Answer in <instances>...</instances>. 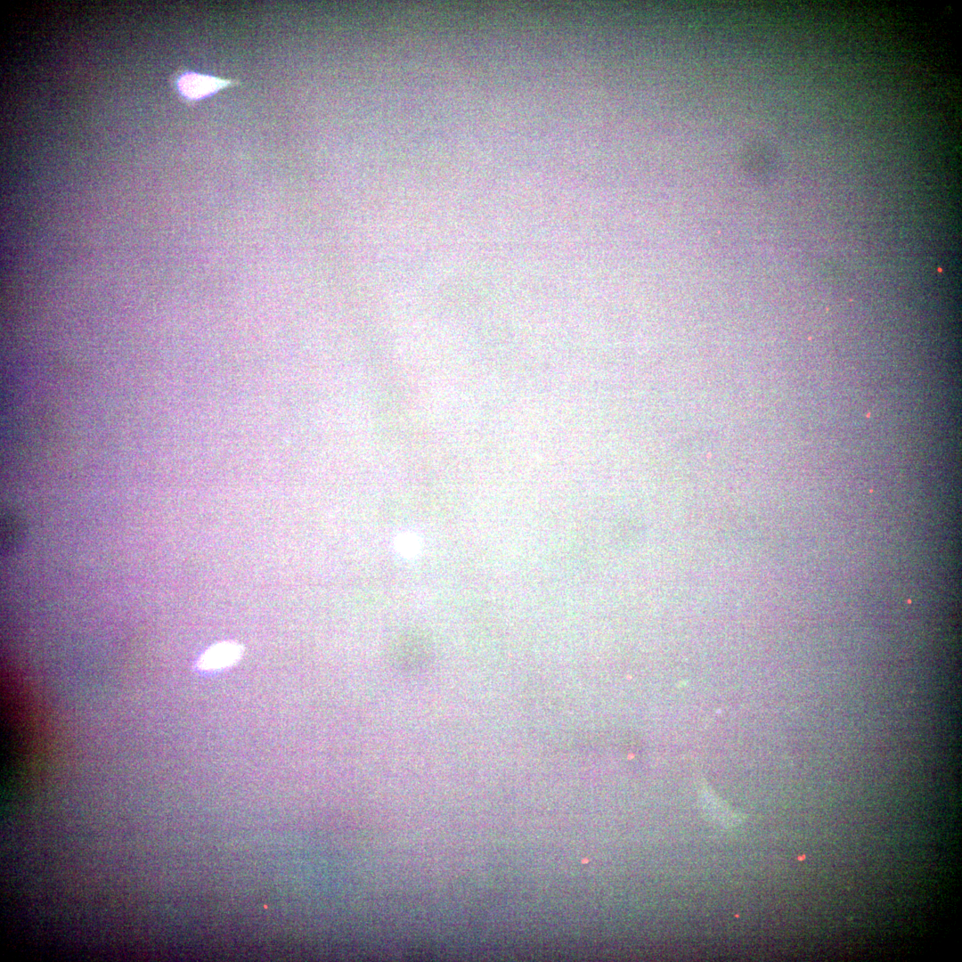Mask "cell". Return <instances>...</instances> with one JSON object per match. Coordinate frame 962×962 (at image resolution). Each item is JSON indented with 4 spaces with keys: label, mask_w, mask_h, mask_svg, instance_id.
Returning <instances> with one entry per match:
<instances>
[{
    "label": "cell",
    "mask_w": 962,
    "mask_h": 962,
    "mask_svg": "<svg viewBox=\"0 0 962 962\" xmlns=\"http://www.w3.org/2000/svg\"><path fill=\"white\" fill-rule=\"evenodd\" d=\"M244 654V647L234 640H224L208 647L198 658L196 668L200 672L222 671L235 665Z\"/></svg>",
    "instance_id": "1"
},
{
    "label": "cell",
    "mask_w": 962,
    "mask_h": 962,
    "mask_svg": "<svg viewBox=\"0 0 962 962\" xmlns=\"http://www.w3.org/2000/svg\"><path fill=\"white\" fill-rule=\"evenodd\" d=\"M231 84V80L195 72H187L178 78L177 88L183 97L191 101H196L213 94Z\"/></svg>",
    "instance_id": "2"
},
{
    "label": "cell",
    "mask_w": 962,
    "mask_h": 962,
    "mask_svg": "<svg viewBox=\"0 0 962 962\" xmlns=\"http://www.w3.org/2000/svg\"><path fill=\"white\" fill-rule=\"evenodd\" d=\"M395 548L402 556L412 558L419 551V539L412 534H403L397 537Z\"/></svg>",
    "instance_id": "3"
}]
</instances>
